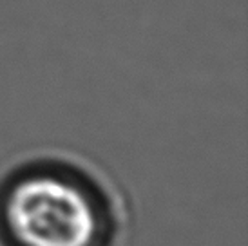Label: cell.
<instances>
[{"label": "cell", "instance_id": "6da1fadb", "mask_svg": "<svg viewBox=\"0 0 248 246\" xmlns=\"http://www.w3.org/2000/svg\"><path fill=\"white\" fill-rule=\"evenodd\" d=\"M114 206L89 176L28 165L0 186V246H110Z\"/></svg>", "mask_w": 248, "mask_h": 246}]
</instances>
